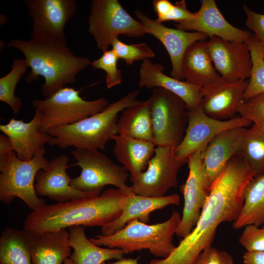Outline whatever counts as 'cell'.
I'll return each mask as SVG.
<instances>
[{
    "label": "cell",
    "mask_w": 264,
    "mask_h": 264,
    "mask_svg": "<svg viewBox=\"0 0 264 264\" xmlns=\"http://www.w3.org/2000/svg\"><path fill=\"white\" fill-rule=\"evenodd\" d=\"M139 258H122L117 260L113 263H106L104 262L101 264H140L138 263Z\"/></svg>",
    "instance_id": "ee69618b"
},
{
    "label": "cell",
    "mask_w": 264,
    "mask_h": 264,
    "mask_svg": "<svg viewBox=\"0 0 264 264\" xmlns=\"http://www.w3.org/2000/svg\"><path fill=\"white\" fill-rule=\"evenodd\" d=\"M64 264H74V263L70 258H67L65 261Z\"/></svg>",
    "instance_id": "f6af8a7d"
},
{
    "label": "cell",
    "mask_w": 264,
    "mask_h": 264,
    "mask_svg": "<svg viewBox=\"0 0 264 264\" xmlns=\"http://www.w3.org/2000/svg\"><path fill=\"white\" fill-rule=\"evenodd\" d=\"M44 147L41 148L33 157L22 160L13 151L6 165L0 170V200L11 203L16 197L22 200L32 211L45 204L37 194L34 181L38 172L46 169L50 161L45 157Z\"/></svg>",
    "instance_id": "8992f818"
},
{
    "label": "cell",
    "mask_w": 264,
    "mask_h": 264,
    "mask_svg": "<svg viewBox=\"0 0 264 264\" xmlns=\"http://www.w3.org/2000/svg\"><path fill=\"white\" fill-rule=\"evenodd\" d=\"M111 46L118 59L123 60L127 65L155 57L153 50L145 43L127 44L117 38L114 40Z\"/></svg>",
    "instance_id": "836d02e7"
},
{
    "label": "cell",
    "mask_w": 264,
    "mask_h": 264,
    "mask_svg": "<svg viewBox=\"0 0 264 264\" xmlns=\"http://www.w3.org/2000/svg\"><path fill=\"white\" fill-rule=\"evenodd\" d=\"M237 112L264 131V92L243 99L238 106Z\"/></svg>",
    "instance_id": "d590c367"
},
{
    "label": "cell",
    "mask_w": 264,
    "mask_h": 264,
    "mask_svg": "<svg viewBox=\"0 0 264 264\" xmlns=\"http://www.w3.org/2000/svg\"><path fill=\"white\" fill-rule=\"evenodd\" d=\"M28 67L24 59L16 58L11 70L0 78V101L7 104L14 114L19 112L22 106L21 99L15 94V89Z\"/></svg>",
    "instance_id": "1f68e13d"
},
{
    "label": "cell",
    "mask_w": 264,
    "mask_h": 264,
    "mask_svg": "<svg viewBox=\"0 0 264 264\" xmlns=\"http://www.w3.org/2000/svg\"><path fill=\"white\" fill-rule=\"evenodd\" d=\"M243 203L237 219L233 223L235 229L264 223V173L253 178L243 190Z\"/></svg>",
    "instance_id": "f1b7e54d"
},
{
    "label": "cell",
    "mask_w": 264,
    "mask_h": 264,
    "mask_svg": "<svg viewBox=\"0 0 264 264\" xmlns=\"http://www.w3.org/2000/svg\"><path fill=\"white\" fill-rule=\"evenodd\" d=\"M188 160L179 159L175 147L156 146L146 170L131 180L133 193L141 196L161 197L177 186V174Z\"/></svg>",
    "instance_id": "8fae6325"
},
{
    "label": "cell",
    "mask_w": 264,
    "mask_h": 264,
    "mask_svg": "<svg viewBox=\"0 0 264 264\" xmlns=\"http://www.w3.org/2000/svg\"><path fill=\"white\" fill-rule=\"evenodd\" d=\"M238 153L250 166L254 177L264 173V131L255 125L249 128H243Z\"/></svg>",
    "instance_id": "4dcf8cb0"
},
{
    "label": "cell",
    "mask_w": 264,
    "mask_h": 264,
    "mask_svg": "<svg viewBox=\"0 0 264 264\" xmlns=\"http://www.w3.org/2000/svg\"><path fill=\"white\" fill-rule=\"evenodd\" d=\"M207 41L197 42L186 51L181 62L183 80L204 88L215 83L220 78L210 57Z\"/></svg>",
    "instance_id": "d4e9b609"
},
{
    "label": "cell",
    "mask_w": 264,
    "mask_h": 264,
    "mask_svg": "<svg viewBox=\"0 0 264 264\" xmlns=\"http://www.w3.org/2000/svg\"><path fill=\"white\" fill-rule=\"evenodd\" d=\"M263 56L264 57V50H263Z\"/></svg>",
    "instance_id": "bcb514c9"
},
{
    "label": "cell",
    "mask_w": 264,
    "mask_h": 264,
    "mask_svg": "<svg viewBox=\"0 0 264 264\" xmlns=\"http://www.w3.org/2000/svg\"><path fill=\"white\" fill-rule=\"evenodd\" d=\"M254 177L250 166L236 154L211 184L209 195L193 229L168 257L153 259L149 264H195L200 253L211 245L219 225L237 219L243 203V190Z\"/></svg>",
    "instance_id": "6da1fadb"
},
{
    "label": "cell",
    "mask_w": 264,
    "mask_h": 264,
    "mask_svg": "<svg viewBox=\"0 0 264 264\" xmlns=\"http://www.w3.org/2000/svg\"><path fill=\"white\" fill-rule=\"evenodd\" d=\"M8 48L20 50L31 71L26 77L28 83L43 77L42 94L47 98L68 84L74 83L76 76L91 64L86 56L74 55L66 44L48 37L30 38L28 40L12 39Z\"/></svg>",
    "instance_id": "3957f363"
},
{
    "label": "cell",
    "mask_w": 264,
    "mask_h": 264,
    "mask_svg": "<svg viewBox=\"0 0 264 264\" xmlns=\"http://www.w3.org/2000/svg\"><path fill=\"white\" fill-rule=\"evenodd\" d=\"M13 152L11 142L5 135H0V170L7 164L10 156Z\"/></svg>",
    "instance_id": "60d3db41"
},
{
    "label": "cell",
    "mask_w": 264,
    "mask_h": 264,
    "mask_svg": "<svg viewBox=\"0 0 264 264\" xmlns=\"http://www.w3.org/2000/svg\"><path fill=\"white\" fill-rule=\"evenodd\" d=\"M83 226L69 228V244L73 249L69 258L74 264H101L107 261L123 258L124 252L118 248H103L88 239Z\"/></svg>",
    "instance_id": "4316f807"
},
{
    "label": "cell",
    "mask_w": 264,
    "mask_h": 264,
    "mask_svg": "<svg viewBox=\"0 0 264 264\" xmlns=\"http://www.w3.org/2000/svg\"><path fill=\"white\" fill-rule=\"evenodd\" d=\"M176 27L183 31H194L230 41L245 42L251 36L249 31L238 28L227 22L214 0H203L199 9L193 16Z\"/></svg>",
    "instance_id": "ac0fdd59"
},
{
    "label": "cell",
    "mask_w": 264,
    "mask_h": 264,
    "mask_svg": "<svg viewBox=\"0 0 264 264\" xmlns=\"http://www.w3.org/2000/svg\"><path fill=\"white\" fill-rule=\"evenodd\" d=\"M210 57L216 71L224 80L234 82L250 78L252 62L248 45L213 36L207 41Z\"/></svg>",
    "instance_id": "9a60e30c"
},
{
    "label": "cell",
    "mask_w": 264,
    "mask_h": 264,
    "mask_svg": "<svg viewBox=\"0 0 264 264\" xmlns=\"http://www.w3.org/2000/svg\"><path fill=\"white\" fill-rule=\"evenodd\" d=\"M112 140L115 157L130 172V181L135 179L147 168L156 146L153 142L120 134L114 135Z\"/></svg>",
    "instance_id": "484cf974"
},
{
    "label": "cell",
    "mask_w": 264,
    "mask_h": 264,
    "mask_svg": "<svg viewBox=\"0 0 264 264\" xmlns=\"http://www.w3.org/2000/svg\"><path fill=\"white\" fill-rule=\"evenodd\" d=\"M243 128L236 127L219 133L203 151L202 161L211 185L228 162L238 153L242 141Z\"/></svg>",
    "instance_id": "603a6c76"
},
{
    "label": "cell",
    "mask_w": 264,
    "mask_h": 264,
    "mask_svg": "<svg viewBox=\"0 0 264 264\" xmlns=\"http://www.w3.org/2000/svg\"><path fill=\"white\" fill-rule=\"evenodd\" d=\"M33 106L42 115V128L45 132L63 126L71 125L103 110L108 105L107 98L86 100L78 90L64 87L49 97L34 99Z\"/></svg>",
    "instance_id": "ba28073f"
},
{
    "label": "cell",
    "mask_w": 264,
    "mask_h": 264,
    "mask_svg": "<svg viewBox=\"0 0 264 264\" xmlns=\"http://www.w3.org/2000/svg\"><path fill=\"white\" fill-rule=\"evenodd\" d=\"M69 160L67 155L60 154L50 161L46 169L38 172L35 183L38 196L47 197L57 202H65L100 195L80 191L70 185L71 178L66 172Z\"/></svg>",
    "instance_id": "e0dca14e"
},
{
    "label": "cell",
    "mask_w": 264,
    "mask_h": 264,
    "mask_svg": "<svg viewBox=\"0 0 264 264\" xmlns=\"http://www.w3.org/2000/svg\"><path fill=\"white\" fill-rule=\"evenodd\" d=\"M187 8L186 2L184 0L177 1L169 12L162 21V23L166 21H174L177 23L184 21L193 16Z\"/></svg>",
    "instance_id": "ab89813d"
},
{
    "label": "cell",
    "mask_w": 264,
    "mask_h": 264,
    "mask_svg": "<svg viewBox=\"0 0 264 264\" xmlns=\"http://www.w3.org/2000/svg\"><path fill=\"white\" fill-rule=\"evenodd\" d=\"M242 259L244 264H264V251H246Z\"/></svg>",
    "instance_id": "7bdbcfd3"
},
{
    "label": "cell",
    "mask_w": 264,
    "mask_h": 264,
    "mask_svg": "<svg viewBox=\"0 0 264 264\" xmlns=\"http://www.w3.org/2000/svg\"><path fill=\"white\" fill-rule=\"evenodd\" d=\"M179 204L180 197L176 194L161 197H147L133 193L126 195L122 203L120 215L110 223L101 227V235H111L133 220L147 223L152 212L170 205Z\"/></svg>",
    "instance_id": "7402d4cb"
},
{
    "label": "cell",
    "mask_w": 264,
    "mask_h": 264,
    "mask_svg": "<svg viewBox=\"0 0 264 264\" xmlns=\"http://www.w3.org/2000/svg\"><path fill=\"white\" fill-rule=\"evenodd\" d=\"M0 264H32L26 231L10 227L2 231Z\"/></svg>",
    "instance_id": "f546056e"
},
{
    "label": "cell",
    "mask_w": 264,
    "mask_h": 264,
    "mask_svg": "<svg viewBox=\"0 0 264 264\" xmlns=\"http://www.w3.org/2000/svg\"><path fill=\"white\" fill-rule=\"evenodd\" d=\"M153 5L157 15L155 20L160 23H162L164 17L169 13L174 6L168 0H154L153 1Z\"/></svg>",
    "instance_id": "b9f144b4"
},
{
    "label": "cell",
    "mask_w": 264,
    "mask_h": 264,
    "mask_svg": "<svg viewBox=\"0 0 264 264\" xmlns=\"http://www.w3.org/2000/svg\"><path fill=\"white\" fill-rule=\"evenodd\" d=\"M71 154L76 161L74 165L81 169L80 174L71 178L70 185L84 192L101 194L105 186H114L126 195L133 193L127 185L129 175L123 166L115 163L98 150L75 149Z\"/></svg>",
    "instance_id": "9c48e42d"
},
{
    "label": "cell",
    "mask_w": 264,
    "mask_h": 264,
    "mask_svg": "<svg viewBox=\"0 0 264 264\" xmlns=\"http://www.w3.org/2000/svg\"><path fill=\"white\" fill-rule=\"evenodd\" d=\"M28 237L32 264H63L70 257L69 233L66 229L28 233Z\"/></svg>",
    "instance_id": "cb8c5ba5"
},
{
    "label": "cell",
    "mask_w": 264,
    "mask_h": 264,
    "mask_svg": "<svg viewBox=\"0 0 264 264\" xmlns=\"http://www.w3.org/2000/svg\"><path fill=\"white\" fill-rule=\"evenodd\" d=\"M204 150H198L187 157L189 174L180 189L184 206L176 233L180 238L185 237L195 227L209 195L211 185L202 158Z\"/></svg>",
    "instance_id": "7c38bea8"
},
{
    "label": "cell",
    "mask_w": 264,
    "mask_h": 264,
    "mask_svg": "<svg viewBox=\"0 0 264 264\" xmlns=\"http://www.w3.org/2000/svg\"><path fill=\"white\" fill-rule=\"evenodd\" d=\"M243 10L246 16V26L254 33L255 38L264 44V14L256 13L244 4Z\"/></svg>",
    "instance_id": "f35d334b"
},
{
    "label": "cell",
    "mask_w": 264,
    "mask_h": 264,
    "mask_svg": "<svg viewBox=\"0 0 264 264\" xmlns=\"http://www.w3.org/2000/svg\"><path fill=\"white\" fill-rule=\"evenodd\" d=\"M0 130L9 138L17 157L24 161L31 159L52 138L42 130V115L37 110L29 122L13 118L7 123L0 125Z\"/></svg>",
    "instance_id": "ffe728a7"
},
{
    "label": "cell",
    "mask_w": 264,
    "mask_h": 264,
    "mask_svg": "<svg viewBox=\"0 0 264 264\" xmlns=\"http://www.w3.org/2000/svg\"><path fill=\"white\" fill-rule=\"evenodd\" d=\"M248 80L231 82L221 77L214 84L201 88L200 105L210 117L220 120L234 117L238 106L243 99Z\"/></svg>",
    "instance_id": "d6986e66"
},
{
    "label": "cell",
    "mask_w": 264,
    "mask_h": 264,
    "mask_svg": "<svg viewBox=\"0 0 264 264\" xmlns=\"http://www.w3.org/2000/svg\"><path fill=\"white\" fill-rule=\"evenodd\" d=\"M188 123L184 138L175 148L176 156L181 160H188L192 153L205 149L209 142L219 133L236 127L246 128L251 122L240 116L227 120H220L207 115L200 105L196 109L188 110Z\"/></svg>",
    "instance_id": "4fadbf2b"
},
{
    "label": "cell",
    "mask_w": 264,
    "mask_h": 264,
    "mask_svg": "<svg viewBox=\"0 0 264 264\" xmlns=\"http://www.w3.org/2000/svg\"><path fill=\"white\" fill-rule=\"evenodd\" d=\"M164 69L162 64L154 63L150 59L142 61L139 70L138 87L165 89L179 97L188 110L197 109L201 103V88L168 76L163 72Z\"/></svg>",
    "instance_id": "44dd1931"
},
{
    "label": "cell",
    "mask_w": 264,
    "mask_h": 264,
    "mask_svg": "<svg viewBox=\"0 0 264 264\" xmlns=\"http://www.w3.org/2000/svg\"><path fill=\"white\" fill-rule=\"evenodd\" d=\"M152 119L154 143L156 146L177 147L182 141L188 115L184 102L162 88L153 89L148 98Z\"/></svg>",
    "instance_id": "30bf717a"
},
{
    "label": "cell",
    "mask_w": 264,
    "mask_h": 264,
    "mask_svg": "<svg viewBox=\"0 0 264 264\" xmlns=\"http://www.w3.org/2000/svg\"><path fill=\"white\" fill-rule=\"evenodd\" d=\"M118 59L111 49L103 52L100 57L91 62L93 67L106 72V86L109 89L120 85L122 82V71L117 67Z\"/></svg>",
    "instance_id": "e575fe53"
},
{
    "label": "cell",
    "mask_w": 264,
    "mask_h": 264,
    "mask_svg": "<svg viewBox=\"0 0 264 264\" xmlns=\"http://www.w3.org/2000/svg\"><path fill=\"white\" fill-rule=\"evenodd\" d=\"M139 90L129 92L109 104L101 111L71 125L52 128L47 131L52 138L49 144L61 149L104 150L107 142L118 134V114L125 109L138 104Z\"/></svg>",
    "instance_id": "277c9868"
},
{
    "label": "cell",
    "mask_w": 264,
    "mask_h": 264,
    "mask_svg": "<svg viewBox=\"0 0 264 264\" xmlns=\"http://www.w3.org/2000/svg\"><path fill=\"white\" fill-rule=\"evenodd\" d=\"M88 31L102 52L109 50L120 35L137 38L148 34L146 27L132 18L118 0L91 1Z\"/></svg>",
    "instance_id": "52a82bcc"
},
{
    "label": "cell",
    "mask_w": 264,
    "mask_h": 264,
    "mask_svg": "<svg viewBox=\"0 0 264 264\" xmlns=\"http://www.w3.org/2000/svg\"><path fill=\"white\" fill-rule=\"evenodd\" d=\"M262 226L250 224L244 227L239 241L246 251H264V223Z\"/></svg>",
    "instance_id": "8d00e7d4"
},
{
    "label": "cell",
    "mask_w": 264,
    "mask_h": 264,
    "mask_svg": "<svg viewBox=\"0 0 264 264\" xmlns=\"http://www.w3.org/2000/svg\"><path fill=\"white\" fill-rule=\"evenodd\" d=\"M251 54L252 68L243 98L246 99L264 92V44L259 42L251 34L245 42Z\"/></svg>",
    "instance_id": "d6a6232c"
},
{
    "label": "cell",
    "mask_w": 264,
    "mask_h": 264,
    "mask_svg": "<svg viewBox=\"0 0 264 264\" xmlns=\"http://www.w3.org/2000/svg\"><path fill=\"white\" fill-rule=\"evenodd\" d=\"M25 3L33 23L31 38L51 37L66 44L65 28L76 13V1L26 0Z\"/></svg>",
    "instance_id": "5bb4252c"
},
{
    "label": "cell",
    "mask_w": 264,
    "mask_h": 264,
    "mask_svg": "<svg viewBox=\"0 0 264 264\" xmlns=\"http://www.w3.org/2000/svg\"><path fill=\"white\" fill-rule=\"evenodd\" d=\"M181 216L174 211L165 221L148 224L138 220L129 222L123 228L108 236L101 234L89 240L99 246L118 248L125 254L148 250L157 258H165L174 250L173 236L181 221Z\"/></svg>",
    "instance_id": "5b68a950"
},
{
    "label": "cell",
    "mask_w": 264,
    "mask_h": 264,
    "mask_svg": "<svg viewBox=\"0 0 264 264\" xmlns=\"http://www.w3.org/2000/svg\"><path fill=\"white\" fill-rule=\"evenodd\" d=\"M125 195L118 188H109L98 196L44 204L28 215L23 230L36 234L75 225L104 227L119 217Z\"/></svg>",
    "instance_id": "7a4b0ae2"
},
{
    "label": "cell",
    "mask_w": 264,
    "mask_h": 264,
    "mask_svg": "<svg viewBox=\"0 0 264 264\" xmlns=\"http://www.w3.org/2000/svg\"><path fill=\"white\" fill-rule=\"evenodd\" d=\"M135 15L147 28L148 34L157 39L164 46L171 60V76L183 80L181 62L187 49L197 42L205 41L208 36L202 33L169 28L136 9Z\"/></svg>",
    "instance_id": "2e32d148"
},
{
    "label": "cell",
    "mask_w": 264,
    "mask_h": 264,
    "mask_svg": "<svg viewBox=\"0 0 264 264\" xmlns=\"http://www.w3.org/2000/svg\"><path fill=\"white\" fill-rule=\"evenodd\" d=\"M195 264H234V260L228 252L210 245L200 253Z\"/></svg>",
    "instance_id": "74e56055"
},
{
    "label": "cell",
    "mask_w": 264,
    "mask_h": 264,
    "mask_svg": "<svg viewBox=\"0 0 264 264\" xmlns=\"http://www.w3.org/2000/svg\"><path fill=\"white\" fill-rule=\"evenodd\" d=\"M117 129L118 134L153 142L154 132L149 99L124 110L118 119Z\"/></svg>",
    "instance_id": "83f0119b"
}]
</instances>
